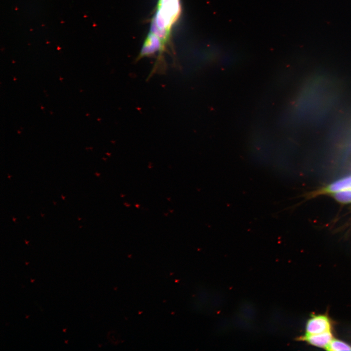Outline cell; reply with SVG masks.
<instances>
[{
  "instance_id": "obj_1",
  "label": "cell",
  "mask_w": 351,
  "mask_h": 351,
  "mask_svg": "<svg viewBox=\"0 0 351 351\" xmlns=\"http://www.w3.org/2000/svg\"><path fill=\"white\" fill-rule=\"evenodd\" d=\"M180 0H158L150 31L142 46L146 54H158L163 61V54L170 43L172 29L181 13Z\"/></svg>"
},
{
  "instance_id": "obj_2",
  "label": "cell",
  "mask_w": 351,
  "mask_h": 351,
  "mask_svg": "<svg viewBox=\"0 0 351 351\" xmlns=\"http://www.w3.org/2000/svg\"><path fill=\"white\" fill-rule=\"evenodd\" d=\"M332 323L329 318L324 315H313L306 323L307 334H318L331 331Z\"/></svg>"
},
{
  "instance_id": "obj_3",
  "label": "cell",
  "mask_w": 351,
  "mask_h": 351,
  "mask_svg": "<svg viewBox=\"0 0 351 351\" xmlns=\"http://www.w3.org/2000/svg\"><path fill=\"white\" fill-rule=\"evenodd\" d=\"M332 339L333 336L331 331L318 334L306 333L298 338V340L307 342L312 346L325 348H326Z\"/></svg>"
},
{
  "instance_id": "obj_4",
  "label": "cell",
  "mask_w": 351,
  "mask_h": 351,
  "mask_svg": "<svg viewBox=\"0 0 351 351\" xmlns=\"http://www.w3.org/2000/svg\"><path fill=\"white\" fill-rule=\"evenodd\" d=\"M351 189V175L338 179L330 184L314 192L311 195L331 194L342 190Z\"/></svg>"
},
{
  "instance_id": "obj_5",
  "label": "cell",
  "mask_w": 351,
  "mask_h": 351,
  "mask_svg": "<svg viewBox=\"0 0 351 351\" xmlns=\"http://www.w3.org/2000/svg\"><path fill=\"white\" fill-rule=\"evenodd\" d=\"M331 195L338 202L344 204L351 203V189L337 192Z\"/></svg>"
},
{
  "instance_id": "obj_6",
  "label": "cell",
  "mask_w": 351,
  "mask_h": 351,
  "mask_svg": "<svg viewBox=\"0 0 351 351\" xmlns=\"http://www.w3.org/2000/svg\"><path fill=\"white\" fill-rule=\"evenodd\" d=\"M326 349L332 351H351V346L344 341L332 339Z\"/></svg>"
},
{
  "instance_id": "obj_7",
  "label": "cell",
  "mask_w": 351,
  "mask_h": 351,
  "mask_svg": "<svg viewBox=\"0 0 351 351\" xmlns=\"http://www.w3.org/2000/svg\"><path fill=\"white\" fill-rule=\"evenodd\" d=\"M61 197H62V198L63 200H65V196H63L62 195H61Z\"/></svg>"
},
{
  "instance_id": "obj_8",
  "label": "cell",
  "mask_w": 351,
  "mask_h": 351,
  "mask_svg": "<svg viewBox=\"0 0 351 351\" xmlns=\"http://www.w3.org/2000/svg\"><path fill=\"white\" fill-rule=\"evenodd\" d=\"M12 219H13V221H14V222H16V218L13 217H12Z\"/></svg>"
},
{
  "instance_id": "obj_9",
  "label": "cell",
  "mask_w": 351,
  "mask_h": 351,
  "mask_svg": "<svg viewBox=\"0 0 351 351\" xmlns=\"http://www.w3.org/2000/svg\"><path fill=\"white\" fill-rule=\"evenodd\" d=\"M24 241H25V243H26L27 245L28 244V243H29V241H27L26 240H25Z\"/></svg>"
},
{
  "instance_id": "obj_10",
  "label": "cell",
  "mask_w": 351,
  "mask_h": 351,
  "mask_svg": "<svg viewBox=\"0 0 351 351\" xmlns=\"http://www.w3.org/2000/svg\"><path fill=\"white\" fill-rule=\"evenodd\" d=\"M11 177H12V176H10L9 174H8V178L10 179Z\"/></svg>"
},
{
  "instance_id": "obj_11",
  "label": "cell",
  "mask_w": 351,
  "mask_h": 351,
  "mask_svg": "<svg viewBox=\"0 0 351 351\" xmlns=\"http://www.w3.org/2000/svg\"><path fill=\"white\" fill-rule=\"evenodd\" d=\"M96 175L97 176H98V175H99V174H98V173H96Z\"/></svg>"
},
{
  "instance_id": "obj_12",
  "label": "cell",
  "mask_w": 351,
  "mask_h": 351,
  "mask_svg": "<svg viewBox=\"0 0 351 351\" xmlns=\"http://www.w3.org/2000/svg\"><path fill=\"white\" fill-rule=\"evenodd\" d=\"M41 214V216H43V215H44L43 214Z\"/></svg>"
},
{
  "instance_id": "obj_13",
  "label": "cell",
  "mask_w": 351,
  "mask_h": 351,
  "mask_svg": "<svg viewBox=\"0 0 351 351\" xmlns=\"http://www.w3.org/2000/svg\"><path fill=\"white\" fill-rule=\"evenodd\" d=\"M53 202H54V204H56V202H54V201H53Z\"/></svg>"
},
{
  "instance_id": "obj_14",
  "label": "cell",
  "mask_w": 351,
  "mask_h": 351,
  "mask_svg": "<svg viewBox=\"0 0 351 351\" xmlns=\"http://www.w3.org/2000/svg\"><path fill=\"white\" fill-rule=\"evenodd\" d=\"M32 280V282H33V281H34V280Z\"/></svg>"
}]
</instances>
